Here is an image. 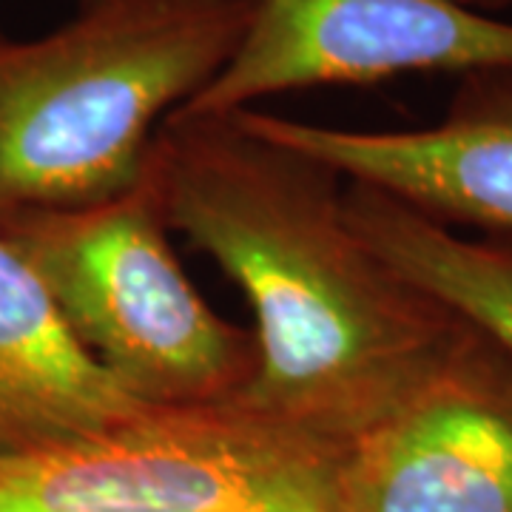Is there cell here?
<instances>
[{
	"mask_svg": "<svg viewBox=\"0 0 512 512\" xmlns=\"http://www.w3.org/2000/svg\"><path fill=\"white\" fill-rule=\"evenodd\" d=\"M151 163L171 231L220 265L254 313L239 407L348 447L464 333L350 225L348 180L242 114H171Z\"/></svg>",
	"mask_w": 512,
	"mask_h": 512,
	"instance_id": "cell-1",
	"label": "cell"
},
{
	"mask_svg": "<svg viewBox=\"0 0 512 512\" xmlns=\"http://www.w3.org/2000/svg\"><path fill=\"white\" fill-rule=\"evenodd\" d=\"M248 0H94L52 35L0 40V222L114 200L157 131L237 52Z\"/></svg>",
	"mask_w": 512,
	"mask_h": 512,
	"instance_id": "cell-2",
	"label": "cell"
},
{
	"mask_svg": "<svg viewBox=\"0 0 512 512\" xmlns=\"http://www.w3.org/2000/svg\"><path fill=\"white\" fill-rule=\"evenodd\" d=\"M0 234L35 268L74 339L137 404L225 407L254 379V333L222 319L174 254L154 163L114 200L15 217Z\"/></svg>",
	"mask_w": 512,
	"mask_h": 512,
	"instance_id": "cell-3",
	"label": "cell"
},
{
	"mask_svg": "<svg viewBox=\"0 0 512 512\" xmlns=\"http://www.w3.org/2000/svg\"><path fill=\"white\" fill-rule=\"evenodd\" d=\"M345 447L239 404L0 450V512H342Z\"/></svg>",
	"mask_w": 512,
	"mask_h": 512,
	"instance_id": "cell-4",
	"label": "cell"
},
{
	"mask_svg": "<svg viewBox=\"0 0 512 512\" xmlns=\"http://www.w3.org/2000/svg\"><path fill=\"white\" fill-rule=\"evenodd\" d=\"M237 52L177 114H237L276 94L404 74L512 69V23L467 0H248Z\"/></svg>",
	"mask_w": 512,
	"mask_h": 512,
	"instance_id": "cell-5",
	"label": "cell"
},
{
	"mask_svg": "<svg viewBox=\"0 0 512 512\" xmlns=\"http://www.w3.org/2000/svg\"><path fill=\"white\" fill-rule=\"evenodd\" d=\"M342 512H512V356L464 328L439 365L350 441Z\"/></svg>",
	"mask_w": 512,
	"mask_h": 512,
	"instance_id": "cell-6",
	"label": "cell"
},
{
	"mask_svg": "<svg viewBox=\"0 0 512 512\" xmlns=\"http://www.w3.org/2000/svg\"><path fill=\"white\" fill-rule=\"evenodd\" d=\"M237 114L348 183L376 188L444 225L512 234V69L461 77L444 117L424 128L362 131L256 109Z\"/></svg>",
	"mask_w": 512,
	"mask_h": 512,
	"instance_id": "cell-7",
	"label": "cell"
},
{
	"mask_svg": "<svg viewBox=\"0 0 512 512\" xmlns=\"http://www.w3.org/2000/svg\"><path fill=\"white\" fill-rule=\"evenodd\" d=\"M143 410L74 339L35 268L0 234V450L89 436Z\"/></svg>",
	"mask_w": 512,
	"mask_h": 512,
	"instance_id": "cell-8",
	"label": "cell"
},
{
	"mask_svg": "<svg viewBox=\"0 0 512 512\" xmlns=\"http://www.w3.org/2000/svg\"><path fill=\"white\" fill-rule=\"evenodd\" d=\"M345 208L396 274L512 356V234H461L356 183H348Z\"/></svg>",
	"mask_w": 512,
	"mask_h": 512,
	"instance_id": "cell-9",
	"label": "cell"
},
{
	"mask_svg": "<svg viewBox=\"0 0 512 512\" xmlns=\"http://www.w3.org/2000/svg\"><path fill=\"white\" fill-rule=\"evenodd\" d=\"M470 6H476L487 15H495V12H504V9H512V0H467Z\"/></svg>",
	"mask_w": 512,
	"mask_h": 512,
	"instance_id": "cell-10",
	"label": "cell"
},
{
	"mask_svg": "<svg viewBox=\"0 0 512 512\" xmlns=\"http://www.w3.org/2000/svg\"><path fill=\"white\" fill-rule=\"evenodd\" d=\"M86 3H94V0H83V6H86Z\"/></svg>",
	"mask_w": 512,
	"mask_h": 512,
	"instance_id": "cell-11",
	"label": "cell"
}]
</instances>
